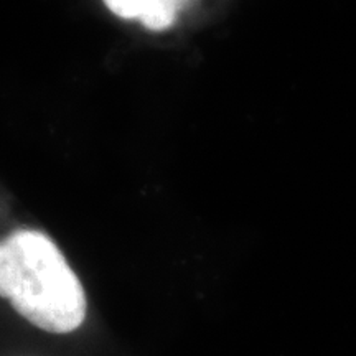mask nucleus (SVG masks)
<instances>
[{"label": "nucleus", "instance_id": "2", "mask_svg": "<svg viewBox=\"0 0 356 356\" xmlns=\"http://www.w3.org/2000/svg\"><path fill=\"white\" fill-rule=\"evenodd\" d=\"M190 0H104L113 13L122 19H137L150 30H165L173 25L178 12Z\"/></svg>", "mask_w": 356, "mask_h": 356}, {"label": "nucleus", "instance_id": "1", "mask_svg": "<svg viewBox=\"0 0 356 356\" xmlns=\"http://www.w3.org/2000/svg\"><path fill=\"white\" fill-rule=\"evenodd\" d=\"M0 297L44 332H74L86 318L78 275L40 231L19 229L0 241Z\"/></svg>", "mask_w": 356, "mask_h": 356}]
</instances>
